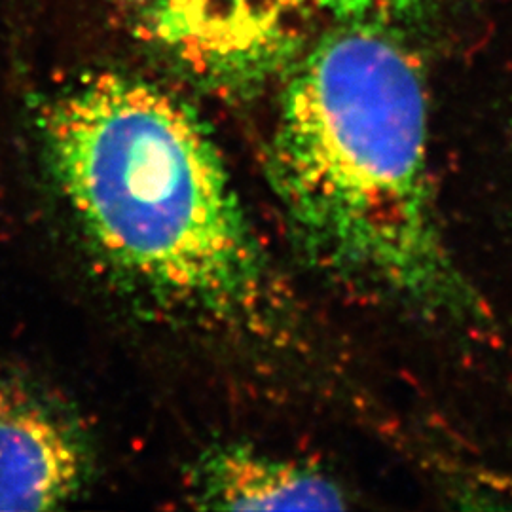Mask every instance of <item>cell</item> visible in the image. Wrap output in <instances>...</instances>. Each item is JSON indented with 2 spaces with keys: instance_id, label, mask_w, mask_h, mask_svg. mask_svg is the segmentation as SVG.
Returning <instances> with one entry per match:
<instances>
[{
  "instance_id": "cell-1",
  "label": "cell",
  "mask_w": 512,
  "mask_h": 512,
  "mask_svg": "<svg viewBox=\"0 0 512 512\" xmlns=\"http://www.w3.org/2000/svg\"><path fill=\"white\" fill-rule=\"evenodd\" d=\"M268 175L319 270L437 321H486L442 230L420 69L384 27L342 23L296 65Z\"/></svg>"
},
{
  "instance_id": "cell-2",
  "label": "cell",
  "mask_w": 512,
  "mask_h": 512,
  "mask_svg": "<svg viewBox=\"0 0 512 512\" xmlns=\"http://www.w3.org/2000/svg\"><path fill=\"white\" fill-rule=\"evenodd\" d=\"M44 160L95 260L158 308L258 325L270 272L209 133L147 80L93 74L38 114Z\"/></svg>"
},
{
  "instance_id": "cell-3",
  "label": "cell",
  "mask_w": 512,
  "mask_h": 512,
  "mask_svg": "<svg viewBox=\"0 0 512 512\" xmlns=\"http://www.w3.org/2000/svg\"><path fill=\"white\" fill-rule=\"evenodd\" d=\"M310 0H126L137 37L190 78L251 92L291 67L308 37Z\"/></svg>"
},
{
  "instance_id": "cell-4",
  "label": "cell",
  "mask_w": 512,
  "mask_h": 512,
  "mask_svg": "<svg viewBox=\"0 0 512 512\" xmlns=\"http://www.w3.org/2000/svg\"><path fill=\"white\" fill-rule=\"evenodd\" d=\"M92 448L73 412L0 363V511H54L84 492Z\"/></svg>"
},
{
  "instance_id": "cell-5",
  "label": "cell",
  "mask_w": 512,
  "mask_h": 512,
  "mask_svg": "<svg viewBox=\"0 0 512 512\" xmlns=\"http://www.w3.org/2000/svg\"><path fill=\"white\" fill-rule=\"evenodd\" d=\"M190 499L219 511H340L344 490L330 476L293 459L247 446L207 452L190 478Z\"/></svg>"
},
{
  "instance_id": "cell-6",
  "label": "cell",
  "mask_w": 512,
  "mask_h": 512,
  "mask_svg": "<svg viewBox=\"0 0 512 512\" xmlns=\"http://www.w3.org/2000/svg\"><path fill=\"white\" fill-rule=\"evenodd\" d=\"M340 23L387 27L421 10L429 0H310Z\"/></svg>"
}]
</instances>
